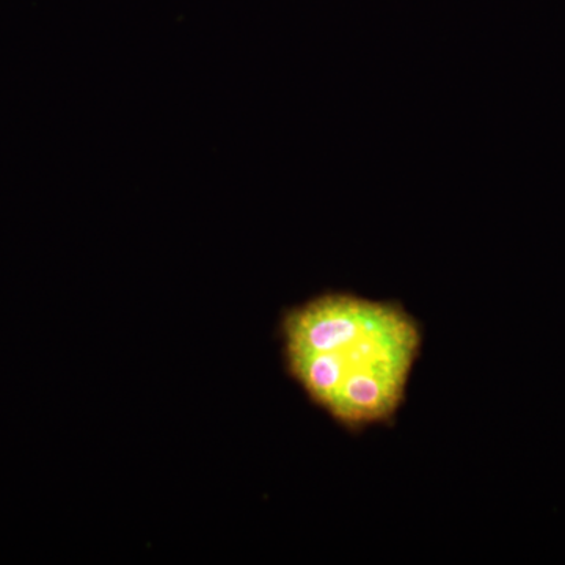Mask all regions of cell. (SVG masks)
I'll return each instance as SVG.
<instances>
[{
    "label": "cell",
    "instance_id": "6da1fadb",
    "mask_svg": "<svg viewBox=\"0 0 565 565\" xmlns=\"http://www.w3.org/2000/svg\"><path fill=\"white\" fill-rule=\"evenodd\" d=\"M282 370L349 434L396 423L422 359L424 329L399 300L323 291L278 318Z\"/></svg>",
    "mask_w": 565,
    "mask_h": 565
}]
</instances>
